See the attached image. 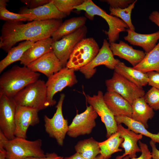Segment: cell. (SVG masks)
Listing matches in <instances>:
<instances>
[{
    "label": "cell",
    "instance_id": "6da1fadb",
    "mask_svg": "<svg viewBox=\"0 0 159 159\" xmlns=\"http://www.w3.org/2000/svg\"><path fill=\"white\" fill-rule=\"evenodd\" d=\"M62 19L6 21L1 29L0 48L8 52L17 43L23 41L36 42L50 37L62 23Z\"/></svg>",
    "mask_w": 159,
    "mask_h": 159
},
{
    "label": "cell",
    "instance_id": "7a4b0ae2",
    "mask_svg": "<svg viewBox=\"0 0 159 159\" xmlns=\"http://www.w3.org/2000/svg\"><path fill=\"white\" fill-rule=\"evenodd\" d=\"M40 74L27 66L17 65L4 72L0 77V93L13 98L20 91L38 80Z\"/></svg>",
    "mask_w": 159,
    "mask_h": 159
},
{
    "label": "cell",
    "instance_id": "3957f363",
    "mask_svg": "<svg viewBox=\"0 0 159 159\" xmlns=\"http://www.w3.org/2000/svg\"><path fill=\"white\" fill-rule=\"evenodd\" d=\"M42 141L40 139L30 141L15 137L9 140L4 135H0V148L5 150L6 159L44 157L45 153L42 149Z\"/></svg>",
    "mask_w": 159,
    "mask_h": 159
},
{
    "label": "cell",
    "instance_id": "277c9868",
    "mask_svg": "<svg viewBox=\"0 0 159 159\" xmlns=\"http://www.w3.org/2000/svg\"><path fill=\"white\" fill-rule=\"evenodd\" d=\"M74 9L77 11H85L86 17L90 20H92L95 15L104 19L109 26L108 30L105 31L104 32L107 36L109 43L115 42L119 39L120 33L126 31L129 29L122 20L108 14L91 0H85L82 4Z\"/></svg>",
    "mask_w": 159,
    "mask_h": 159
},
{
    "label": "cell",
    "instance_id": "5b68a950",
    "mask_svg": "<svg viewBox=\"0 0 159 159\" xmlns=\"http://www.w3.org/2000/svg\"><path fill=\"white\" fill-rule=\"evenodd\" d=\"M46 82L39 79L24 88L13 97L17 106L29 107L39 111L48 107Z\"/></svg>",
    "mask_w": 159,
    "mask_h": 159
},
{
    "label": "cell",
    "instance_id": "8992f818",
    "mask_svg": "<svg viewBox=\"0 0 159 159\" xmlns=\"http://www.w3.org/2000/svg\"><path fill=\"white\" fill-rule=\"evenodd\" d=\"M100 49L98 43L94 38H84L74 49L66 67L75 71L79 70L91 62Z\"/></svg>",
    "mask_w": 159,
    "mask_h": 159
},
{
    "label": "cell",
    "instance_id": "52a82bcc",
    "mask_svg": "<svg viewBox=\"0 0 159 159\" xmlns=\"http://www.w3.org/2000/svg\"><path fill=\"white\" fill-rule=\"evenodd\" d=\"M107 91L116 92L131 104L135 99L144 96L145 94L142 87L129 80L114 71L112 77L106 80Z\"/></svg>",
    "mask_w": 159,
    "mask_h": 159
},
{
    "label": "cell",
    "instance_id": "ba28073f",
    "mask_svg": "<svg viewBox=\"0 0 159 159\" xmlns=\"http://www.w3.org/2000/svg\"><path fill=\"white\" fill-rule=\"evenodd\" d=\"M65 95H60V97L56 107V111L53 116L49 117L46 115L44 117L46 132L49 136L55 139L58 144L62 146L69 128L68 120L64 118L62 112V106Z\"/></svg>",
    "mask_w": 159,
    "mask_h": 159
},
{
    "label": "cell",
    "instance_id": "9c48e42d",
    "mask_svg": "<svg viewBox=\"0 0 159 159\" xmlns=\"http://www.w3.org/2000/svg\"><path fill=\"white\" fill-rule=\"evenodd\" d=\"M74 71V69L66 67L48 78L46 85L47 101L48 106H53L56 104V101L53 99L55 94L66 87H72L77 82Z\"/></svg>",
    "mask_w": 159,
    "mask_h": 159
},
{
    "label": "cell",
    "instance_id": "30bf717a",
    "mask_svg": "<svg viewBox=\"0 0 159 159\" xmlns=\"http://www.w3.org/2000/svg\"><path fill=\"white\" fill-rule=\"evenodd\" d=\"M87 32V27L85 25L59 40L53 42L52 45L53 51L61 62L63 67H66L71 54L77 44L86 38Z\"/></svg>",
    "mask_w": 159,
    "mask_h": 159
},
{
    "label": "cell",
    "instance_id": "8fae6325",
    "mask_svg": "<svg viewBox=\"0 0 159 159\" xmlns=\"http://www.w3.org/2000/svg\"><path fill=\"white\" fill-rule=\"evenodd\" d=\"M17 106L13 98L0 93V130L9 140L15 137Z\"/></svg>",
    "mask_w": 159,
    "mask_h": 159
},
{
    "label": "cell",
    "instance_id": "7c38bea8",
    "mask_svg": "<svg viewBox=\"0 0 159 159\" xmlns=\"http://www.w3.org/2000/svg\"><path fill=\"white\" fill-rule=\"evenodd\" d=\"M98 115L92 106H87L84 112L80 114L77 113L69 125L67 134L73 138L89 134L96 125L95 120Z\"/></svg>",
    "mask_w": 159,
    "mask_h": 159
},
{
    "label": "cell",
    "instance_id": "4fadbf2b",
    "mask_svg": "<svg viewBox=\"0 0 159 159\" xmlns=\"http://www.w3.org/2000/svg\"><path fill=\"white\" fill-rule=\"evenodd\" d=\"M87 102L93 107L101 117L107 131L106 136L109 138L117 132V124L115 116L108 108L104 100V95L101 91H99L97 95L92 96L87 95Z\"/></svg>",
    "mask_w": 159,
    "mask_h": 159
},
{
    "label": "cell",
    "instance_id": "5bb4252c",
    "mask_svg": "<svg viewBox=\"0 0 159 159\" xmlns=\"http://www.w3.org/2000/svg\"><path fill=\"white\" fill-rule=\"evenodd\" d=\"M110 47V43L106 39H104L101 48L95 57L89 63L82 67L79 70L89 79L92 77L96 72V67L104 65L111 69H114L118 62L115 59Z\"/></svg>",
    "mask_w": 159,
    "mask_h": 159
},
{
    "label": "cell",
    "instance_id": "9a60e30c",
    "mask_svg": "<svg viewBox=\"0 0 159 159\" xmlns=\"http://www.w3.org/2000/svg\"><path fill=\"white\" fill-rule=\"evenodd\" d=\"M39 111L29 107L17 105L15 117V137L26 139L29 127L34 126L39 122Z\"/></svg>",
    "mask_w": 159,
    "mask_h": 159
},
{
    "label": "cell",
    "instance_id": "2e32d148",
    "mask_svg": "<svg viewBox=\"0 0 159 159\" xmlns=\"http://www.w3.org/2000/svg\"><path fill=\"white\" fill-rule=\"evenodd\" d=\"M27 67L34 72L42 73L48 78L63 68L61 62L53 50L44 54Z\"/></svg>",
    "mask_w": 159,
    "mask_h": 159
},
{
    "label": "cell",
    "instance_id": "e0dca14e",
    "mask_svg": "<svg viewBox=\"0 0 159 159\" xmlns=\"http://www.w3.org/2000/svg\"><path fill=\"white\" fill-rule=\"evenodd\" d=\"M117 132L123 139L120 147L124 149V153L122 155L116 157L115 159H122L127 155L131 159L136 158V153L141 152L138 142L142 139L143 135L124 127L121 124H117Z\"/></svg>",
    "mask_w": 159,
    "mask_h": 159
},
{
    "label": "cell",
    "instance_id": "ac0fdd59",
    "mask_svg": "<svg viewBox=\"0 0 159 159\" xmlns=\"http://www.w3.org/2000/svg\"><path fill=\"white\" fill-rule=\"evenodd\" d=\"M110 47L114 55L126 60L133 67L141 61L145 55V53L143 51L135 49L122 41H120L118 43H110Z\"/></svg>",
    "mask_w": 159,
    "mask_h": 159
},
{
    "label": "cell",
    "instance_id": "d6986e66",
    "mask_svg": "<svg viewBox=\"0 0 159 159\" xmlns=\"http://www.w3.org/2000/svg\"><path fill=\"white\" fill-rule=\"evenodd\" d=\"M104 101L114 116H125L131 117V104L118 93L106 92L104 95Z\"/></svg>",
    "mask_w": 159,
    "mask_h": 159
},
{
    "label": "cell",
    "instance_id": "ffe728a7",
    "mask_svg": "<svg viewBox=\"0 0 159 159\" xmlns=\"http://www.w3.org/2000/svg\"><path fill=\"white\" fill-rule=\"evenodd\" d=\"M126 31L127 34L124 37V39L132 45L141 47L145 53L154 48L159 39V31L150 34L138 33L129 29Z\"/></svg>",
    "mask_w": 159,
    "mask_h": 159
},
{
    "label": "cell",
    "instance_id": "44dd1931",
    "mask_svg": "<svg viewBox=\"0 0 159 159\" xmlns=\"http://www.w3.org/2000/svg\"><path fill=\"white\" fill-rule=\"evenodd\" d=\"M53 42L50 37L35 42L24 52L20 60V64L27 66L44 54L52 51V45Z\"/></svg>",
    "mask_w": 159,
    "mask_h": 159
},
{
    "label": "cell",
    "instance_id": "7402d4cb",
    "mask_svg": "<svg viewBox=\"0 0 159 159\" xmlns=\"http://www.w3.org/2000/svg\"><path fill=\"white\" fill-rule=\"evenodd\" d=\"M19 14H28L37 16L35 20H46L50 19H62L67 16L60 12L51 0L49 3L34 9H29L24 6L20 9Z\"/></svg>",
    "mask_w": 159,
    "mask_h": 159
},
{
    "label": "cell",
    "instance_id": "603a6c76",
    "mask_svg": "<svg viewBox=\"0 0 159 159\" xmlns=\"http://www.w3.org/2000/svg\"><path fill=\"white\" fill-rule=\"evenodd\" d=\"M131 105V118L138 121L148 128V122L154 115L153 109L147 103L143 97L135 99Z\"/></svg>",
    "mask_w": 159,
    "mask_h": 159
},
{
    "label": "cell",
    "instance_id": "cb8c5ba5",
    "mask_svg": "<svg viewBox=\"0 0 159 159\" xmlns=\"http://www.w3.org/2000/svg\"><path fill=\"white\" fill-rule=\"evenodd\" d=\"M114 69L115 72L138 86L143 87L148 84V79L146 73L127 66L118 59Z\"/></svg>",
    "mask_w": 159,
    "mask_h": 159
},
{
    "label": "cell",
    "instance_id": "d4e9b609",
    "mask_svg": "<svg viewBox=\"0 0 159 159\" xmlns=\"http://www.w3.org/2000/svg\"><path fill=\"white\" fill-rule=\"evenodd\" d=\"M86 17L80 16L72 17L62 22L51 37L53 42L58 41L85 25Z\"/></svg>",
    "mask_w": 159,
    "mask_h": 159
},
{
    "label": "cell",
    "instance_id": "484cf974",
    "mask_svg": "<svg viewBox=\"0 0 159 159\" xmlns=\"http://www.w3.org/2000/svg\"><path fill=\"white\" fill-rule=\"evenodd\" d=\"M35 42L30 41H24L11 49L6 56L0 62V73L10 64L20 61L24 52Z\"/></svg>",
    "mask_w": 159,
    "mask_h": 159
},
{
    "label": "cell",
    "instance_id": "4316f807",
    "mask_svg": "<svg viewBox=\"0 0 159 159\" xmlns=\"http://www.w3.org/2000/svg\"><path fill=\"white\" fill-rule=\"evenodd\" d=\"M115 119L117 124H124L128 129L134 132L148 137L155 143H159V132L157 134L151 133L147 130L143 124L130 117L125 116H115Z\"/></svg>",
    "mask_w": 159,
    "mask_h": 159
},
{
    "label": "cell",
    "instance_id": "83f0119b",
    "mask_svg": "<svg viewBox=\"0 0 159 159\" xmlns=\"http://www.w3.org/2000/svg\"><path fill=\"white\" fill-rule=\"evenodd\" d=\"M133 67L144 73L151 71L159 72V42L153 49L145 53L141 61Z\"/></svg>",
    "mask_w": 159,
    "mask_h": 159
},
{
    "label": "cell",
    "instance_id": "f1b7e54d",
    "mask_svg": "<svg viewBox=\"0 0 159 159\" xmlns=\"http://www.w3.org/2000/svg\"><path fill=\"white\" fill-rule=\"evenodd\" d=\"M74 149L86 159H94L100 154L99 142L92 138L79 141Z\"/></svg>",
    "mask_w": 159,
    "mask_h": 159
},
{
    "label": "cell",
    "instance_id": "f546056e",
    "mask_svg": "<svg viewBox=\"0 0 159 159\" xmlns=\"http://www.w3.org/2000/svg\"><path fill=\"white\" fill-rule=\"evenodd\" d=\"M123 141V138L118 132L112 134L106 140L99 142L100 154L110 158L112 154L122 151V150L119 147Z\"/></svg>",
    "mask_w": 159,
    "mask_h": 159
},
{
    "label": "cell",
    "instance_id": "4dcf8cb0",
    "mask_svg": "<svg viewBox=\"0 0 159 159\" xmlns=\"http://www.w3.org/2000/svg\"><path fill=\"white\" fill-rule=\"evenodd\" d=\"M8 0H0V19L6 21H22L35 20L37 16L28 14H18L10 11L6 8Z\"/></svg>",
    "mask_w": 159,
    "mask_h": 159
},
{
    "label": "cell",
    "instance_id": "1f68e13d",
    "mask_svg": "<svg viewBox=\"0 0 159 159\" xmlns=\"http://www.w3.org/2000/svg\"><path fill=\"white\" fill-rule=\"evenodd\" d=\"M137 0H135L127 7L124 9L110 8V14L116 16L122 20L127 25L129 29L135 31V28L133 24L131 19V14Z\"/></svg>",
    "mask_w": 159,
    "mask_h": 159
},
{
    "label": "cell",
    "instance_id": "d6a6232c",
    "mask_svg": "<svg viewBox=\"0 0 159 159\" xmlns=\"http://www.w3.org/2000/svg\"><path fill=\"white\" fill-rule=\"evenodd\" d=\"M85 0H52L53 3L61 12L69 16L74 7L82 4Z\"/></svg>",
    "mask_w": 159,
    "mask_h": 159
},
{
    "label": "cell",
    "instance_id": "836d02e7",
    "mask_svg": "<svg viewBox=\"0 0 159 159\" xmlns=\"http://www.w3.org/2000/svg\"><path fill=\"white\" fill-rule=\"evenodd\" d=\"M143 97L153 110H159V89L152 87L145 94Z\"/></svg>",
    "mask_w": 159,
    "mask_h": 159
},
{
    "label": "cell",
    "instance_id": "e575fe53",
    "mask_svg": "<svg viewBox=\"0 0 159 159\" xmlns=\"http://www.w3.org/2000/svg\"><path fill=\"white\" fill-rule=\"evenodd\" d=\"M101 1L107 2L110 5V8L124 9L127 7L135 1L134 0H104Z\"/></svg>",
    "mask_w": 159,
    "mask_h": 159
},
{
    "label": "cell",
    "instance_id": "d590c367",
    "mask_svg": "<svg viewBox=\"0 0 159 159\" xmlns=\"http://www.w3.org/2000/svg\"><path fill=\"white\" fill-rule=\"evenodd\" d=\"M139 147L141 150V154L138 158H134L131 159H152L151 152L149 150L147 145L141 142L138 141ZM128 155L124 157L122 159H129Z\"/></svg>",
    "mask_w": 159,
    "mask_h": 159
},
{
    "label": "cell",
    "instance_id": "8d00e7d4",
    "mask_svg": "<svg viewBox=\"0 0 159 159\" xmlns=\"http://www.w3.org/2000/svg\"><path fill=\"white\" fill-rule=\"evenodd\" d=\"M146 73L148 79V84L159 89V72L151 71Z\"/></svg>",
    "mask_w": 159,
    "mask_h": 159
},
{
    "label": "cell",
    "instance_id": "74e56055",
    "mask_svg": "<svg viewBox=\"0 0 159 159\" xmlns=\"http://www.w3.org/2000/svg\"><path fill=\"white\" fill-rule=\"evenodd\" d=\"M51 0H21L20 1L26 5L29 9H34L50 2Z\"/></svg>",
    "mask_w": 159,
    "mask_h": 159
},
{
    "label": "cell",
    "instance_id": "f35d334b",
    "mask_svg": "<svg viewBox=\"0 0 159 159\" xmlns=\"http://www.w3.org/2000/svg\"><path fill=\"white\" fill-rule=\"evenodd\" d=\"M64 158L63 157L59 156L56 153L53 152L45 153V156L44 157L41 158L29 157L26 159H64Z\"/></svg>",
    "mask_w": 159,
    "mask_h": 159
},
{
    "label": "cell",
    "instance_id": "ab89813d",
    "mask_svg": "<svg viewBox=\"0 0 159 159\" xmlns=\"http://www.w3.org/2000/svg\"><path fill=\"white\" fill-rule=\"evenodd\" d=\"M150 144L152 148V159H159V150L156 147V143L151 140Z\"/></svg>",
    "mask_w": 159,
    "mask_h": 159
},
{
    "label": "cell",
    "instance_id": "60d3db41",
    "mask_svg": "<svg viewBox=\"0 0 159 159\" xmlns=\"http://www.w3.org/2000/svg\"><path fill=\"white\" fill-rule=\"evenodd\" d=\"M149 19L159 27V12L154 11L152 12L149 16Z\"/></svg>",
    "mask_w": 159,
    "mask_h": 159
},
{
    "label": "cell",
    "instance_id": "b9f144b4",
    "mask_svg": "<svg viewBox=\"0 0 159 159\" xmlns=\"http://www.w3.org/2000/svg\"><path fill=\"white\" fill-rule=\"evenodd\" d=\"M64 159H86L84 158L80 154L76 152L73 155L68 157H66Z\"/></svg>",
    "mask_w": 159,
    "mask_h": 159
},
{
    "label": "cell",
    "instance_id": "7bdbcfd3",
    "mask_svg": "<svg viewBox=\"0 0 159 159\" xmlns=\"http://www.w3.org/2000/svg\"><path fill=\"white\" fill-rule=\"evenodd\" d=\"M6 153L4 148H0V159H6Z\"/></svg>",
    "mask_w": 159,
    "mask_h": 159
},
{
    "label": "cell",
    "instance_id": "ee69618b",
    "mask_svg": "<svg viewBox=\"0 0 159 159\" xmlns=\"http://www.w3.org/2000/svg\"><path fill=\"white\" fill-rule=\"evenodd\" d=\"M109 158L104 157L101 154L97 155L94 159H109Z\"/></svg>",
    "mask_w": 159,
    "mask_h": 159
}]
</instances>
